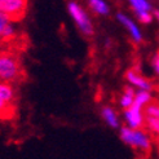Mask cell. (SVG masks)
<instances>
[{"instance_id": "2", "label": "cell", "mask_w": 159, "mask_h": 159, "mask_svg": "<svg viewBox=\"0 0 159 159\" xmlns=\"http://www.w3.org/2000/svg\"><path fill=\"white\" fill-rule=\"evenodd\" d=\"M22 75L21 62L13 53L0 52V82L13 84Z\"/></svg>"}, {"instance_id": "13", "label": "cell", "mask_w": 159, "mask_h": 159, "mask_svg": "<svg viewBox=\"0 0 159 159\" xmlns=\"http://www.w3.org/2000/svg\"><path fill=\"white\" fill-rule=\"evenodd\" d=\"M131 7L133 8V11H152V4L148 0H127Z\"/></svg>"}, {"instance_id": "4", "label": "cell", "mask_w": 159, "mask_h": 159, "mask_svg": "<svg viewBox=\"0 0 159 159\" xmlns=\"http://www.w3.org/2000/svg\"><path fill=\"white\" fill-rule=\"evenodd\" d=\"M29 0H0V12L5 13L13 22L25 17Z\"/></svg>"}, {"instance_id": "20", "label": "cell", "mask_w": 159, "mask_h": 159, "mask_svg": "<svg viewBox=\"0 0 159 159\" xmlns=\"http://www.w3.org/2000/svg\"><path fill=\"white\" fill-rule=\"evenodd\" d=\"M152 65H153V69H154V71H155L157 76L159 78V51L154 54L153 61H152Z\"/></svg>"}, {"instance_id": "21", "label": "cell", "mask_w": 159, "mask_h": 159, "mask_svg": "<svg viewBox=\"0 0 159 159\" xmlns=\"http://www.w3.org/2000/svg\"><path fill=\"white\" fill-rule=\"evenodd\" d=\"M154 16L157 17V20H158V22H159V11H155V12H154Z\"/></svg>"}, {"instance_id": "9", "label": "cell", "mask_w": 159, "mask_h": 159, "mask_svg": "<svg viewBox=\"0 0 159 159\" xmlns=\"http://www.w3.org/2000/svg\"><path fill=\"white\" fill-rule=\"evenodd\" d=\"M88 5L98 16H107L110 13V8L105 0H88Z\"/></svg>"}, {"instance_id": "19", "label": "cell", "mask_w": 159, "mask_h": 159, "mask_svg": "<svg viewBox=\"0 0 159 159\" xmlns=\"http://www.w3.org/2000/svg\"><path fill=\"white\" fill-rule=\"evenodd\" d=\"M9 21H12L8 16L5 14V13H3V12H0V36H2V34H3V30H4V27L7 26V23L9 22Z\"/></svg>"}, {"instance_id": "22", "label": "cell", "mask_w": 159, "mask_h": 159, "mask_svg": "<svg viewBox=\"0 0 159 159\" xmlns=\"http://www.w3.org/2000/svg\"><path fill=\"white\" fill-rule=\"evenodd\" d=\"M0 47H2V43H0Z\"/></svg>"}, {"instance_id": "6", "label": "cell", "mask_w": 159, "mask_h": 159, "mask_svg": "<svg viewBox=\"0 0 159 159\" xmlns=\"http://www.w3.org/2000/svg\"><path fill=\"white\" fill-rule=\"evenodd\" d=\"M116 18H118V21L122 23V25L128 30V33L131 34V36H132V39L136 43H141L142 42V34H141V30L139 29V26L134 23L128 16L127 14H124V13H118L116 14Z\"/></svg>"}, {"instance_id": "12", "label": "cell", "mask_w": 159, "mask_h": 159, "mask_svg": "<svg viewBox=\"0 0 159 159\" xmlns=\"http://www.w3.org/2000/svg\"><path fill=\"white\" fill-rule=\"evenodd\" d=\"M133 100H134V89H133V87L132 85L125 87L122 97H120V100H119V104H120V106L123 109H127V107H129L132 105Z\"/></svg>"}, {"instance_id": "7", "label": "cell", "mask_w": 159, "mask_h": 159, "mask_svg": "<svg viewBox=\"0 0 159 159\" xmlns=\"http://www.w3.org/2000/svg\"><path fill=\"white\" fill-rule=\"evenodd\" d=\"M125 79L132 87H137L139 89H145V91H152L153 89V83L149 82L148 79L142 78L137 71L128 70L125 73Z\"/></svg>"}, {"instance_id": "15", "label": "cell", "mask_w": 159, "mask_h": 159, "mask_svg": "<svg viewBox=\"0 0 159 159\" xmlns=\"http://www.w3.org/2000/svg\"><path fill=\"white\" fill-rule=\"evenodd\" d=\"M13 115V107L12 104H8L5 102L2 97H0V118H11Z\"/></svg>"}, {"instance_id": "8", "label": "cell", "mask_w": 159, "mask_h": 159, "mask_svg": "<svg viewBox=\"0 0 159 159\" xmlns=\"http://www.w3.org/2000/svg\"><path fill=\"white\" fill-rule=\"evenodd\" d=\"M101 115L104 118V120L106 122V124H109L111 128H119V119H118V115L115 111L109 107V106H105L102 107L101 110Z\"/></svg>"}, {"instance_id": "14", "label": "cell", "mask_w": 159, "mask_h": 159, "mask_svg": "<svg viewBox=\"0 0 159 159\" xmlns=\"http://www.w3.org/2000/svg\"><path fill=\"white\" fill-rule=\"evenodd\" d=\"M13 21H9L7 23V26L4 27V30H3V34H2V36H0V39L2 40H12V39L16 36V26H14V23H12Z\"/></svg>"}, {"instance_id": "10", "label": "cell", "mask_w": 159, "mask_h": 159, "mask_svg": "<svg viewBox=\"0 0 159 159\" xmlns=\"http://www.w3.org/2000/svg\"><path fill=\"white\" fill-rule=\"evenodd\" d=\"M0 97H2L5 102H8V104H12L14 101L16 93H14V89L11 85V83L0 82Z\"/></svg>"}, {"instance_id": "16", "label": "cell", "mask_w": 159, "mask_h": 159, "mask_svg": "<svg viewBox=\"0 0 159 159\" xmlns=\"http://www.w3.org/2000/svg\"><path fill=\"white\" fill-rule=\"evenodd\" d=\"M145 124L153 133H155L157 136H159V118L146 116L145 118Z\"/></svg>"}, {"instance_id": "3", "label": "cell", "mask_w": 159, "mask_h": 159, "mask_svg": "<svg viewBox=\"0 0 159 159\" xmlns=\"http://www.w3.org/2000/svg\"><path fill=\"white\" fill-rule=\"evenodd\" d=\"M67 12L70 13L71 18L74 20V22L76 23V26L79 27V30L87 36H92L94 33L93 29V23L89 18L88 13H87L83 8L75 2H70L67 4Z\"/></svg>"}, {"instance_id": "18", "label": "cell", "mask_w": 159, "mask_h": 159, "mask_svg": "<svg viewBox=\"0 0 159 159\" xmlns=\"http://www.w3.org/2000/svg\"><path fill=\"white\" fill-rule=\"evenodd\" d=\"M146 116H154V118H159V105L157 104H148L146 109H145Z\"/></svg>"}, {"instance_id": "11", "label": "cell", "mask_w": 159, "mask_h": 159, "mask_svg": "<svg viewBox=\"0 0 159 159\" xmlns=\"http://www.w3.org/2000/svg\"><path fill=\"white\" fill-rule=\"evenodd\" d=\"M152 98H153V96H152V93H150V91L139 89L137 92H134V100H133L132 104L144 107L145 105L149 104V102H152Z\"/></svg>"}, {"instance_id": "17", "label": "cell", "mask_w": 159, "mask_h": 159, "mask_svg": "<svg viewBox=\"0 0 159 159\" xmlns=\"http://www.w3.org/2000/svg\"><path fill=\"white\" fill-rule=\"evenodd\" d=\"M136 17L141 23H150L153 21V16L149 11H136Z\"/></svg>"}, {"instance_id": "1", "label": "cell", "mask_w": 159, "mask_h": 159, "mask_svg": "<svg viewBox=\"0 0 159 159\" xmlns=\"http://www.w3.org/2000/svg\"><path fill=\"white\" fill-rule=\"evenodd\" d=\"M119 136H120L124 144L129 145L139 154L148 155L152 150V140L148 136V133L144 132L141 128L133 129L127 125L122 127L120 131H119Z\"/></svg>"}, {"instance_id": "5", "label": "cell", "mask_w": 159, "mask_h": 159, "mask_svg": "<svg viewBox=\"0 0 159 159\" xmlns=\"http://www.w3.org/2000/svg\"><path fill=\"white\" fill-rule=\"evenodd\" d=\"M124 120L127 123V127L133 129L141 128L145 123V116L142 113V107L139 105L132 104L129 107L124 109Z\"/></svg>"}]
</instances>
